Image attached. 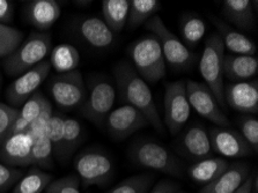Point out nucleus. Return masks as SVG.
Here are the masks:
<instances>
[{
	"instance_id": "obj_1",
	"label": "nucleus",
	"mask_w": 258,
	"mask_h": 193,
	"mask_svg": "<svg viewBox=\"0 0 258 193\" xmlns=\"http://www.w3.org/2000/svg\"><path fill=\"white\" fill-rule=\"evenodd\" d=\"M115 79L120 100L143 113L148 124L163 135L166 127L156 109L151 89L147 82H145L136 72L134 66L126 61L117 64L115 68Z\"/></svg>"
},
{
	"instance_id": "obj_2",
	"label": "nucleus",
	"mask_w": 258,
	"mask_h": 193,
	"mask_svg": "<svg viewBox=\"0 0 258 193\" xmlns=\"http://www.w3.org/2000/svg\"><path fill=\"white\" fill-rule=\"evenodd\" d=\"M132 162L139 167L162 174L181 177L183 167L173 152L158 141L138 139L128 149Z\"/></svg>"
},
{
	"instance_id": "obj_3",
	"label": "nucleus",
	"mask_w": 258,
	"mask_h": 193,
	"mask_svg": "<svg viewBox=\"0 0 258 193\" xmlns=\"http://www.w3.org/2000/svg\"><path fill=\"white\" fill-rule=\"evenodd\" d=\"M128 54L134 69L145 82L155 84L167 72V64L163 58L158 39L153 35L138 38L128 46Z\"/></svg>"
},
{
	"instance_id": "obj_4",
	"label": "nucleus",
	"mask_w": 258,
	"mask_h": 193,
	"mask_svg": "<svg viewBox=\"0 0 258 193\" xmlns=\"http://www.w3.org/2000/svg\"><path fill=\"white\" fill-rule=\"evenodd\" d=\"M52 38L48 33H33L4 60V69L11 77H19L45 60L51 52Z\"/></svg>"
},
{
	"instance_id": "obj_5",
	"label": "nucleus",
	"mask_w": 258,
	"mask_h": 193,
	"mask_svg": "<svg viewBox=\"0 0 258 193\" xmlns=\"http://www.w3.org/2000/svg\"><path fill=\"white\" fill-rule=\"evenodd\" d=\"M224 59L225 46L218 34H212L206 39L201 60L199 72L204 84L213 93L220 106L226 104L224 88Z\"/></svg>"
},
{
	"instance_id": "obj_6",
	"label": "nucleus",
	"mask_w": 258,
	"mask_h": 193,
	"mask_svg": "<svg viewBox=\"0 0 258 193\" xmlns=\"http://www.w3.org/2000/svg\"><path fill=\"white\" fill-rule=\"evenodd\" d=\"M80 184L84 187L105 186L114 176V162L107 153L88 148L79 153L73 162Z\"/></svg>"
},
{
	"instance_id": "obj_7",
	"label": "nucleus",
	"mask_w": 258,
	"mask_h": 193,
	"mask_svg": "<svg viewBox=\"0 0 258 193\" xmlns=\"http://www.w3.org/2000/svg\"><path fill=\"white\" fill-rule=\"evenodd\" d=\"M145 27L158 39L166 64L177 71L187 70L194 65L195 53L167 28L159 15H154L148 20L145 23Z\"/></svg>"
},
{
	"instance_id": "obj_8",
	"label": "nucleus",
	"mask_w": 258,
	"mask_h": 193,
	"mask_svg": "<svg viewBox=\"0 0 258 193\" xmlns=\"http://www.w3.org/2000/svg\"><path fill=\"white\" fill-rule=\"evenodd\" d=\"M115 100L116 89L111 82L104 78L96 79L89 86V93L81 105V113L94 125H103L112 111Z\"/></svg>"
},
{
	"instance_id": "obj_9",
	"label": "nucleus",
	"mask_w": 258,
	"mask_h": 193,
	"mask_svg": "<svg viewBox=\"0 0 258 193\" xmlns=\"http://www.w3.org/2000/svg\"><path fill=\"white\" fill-rule=\"evenodd\" d=\"M165 127L170 135L176 136L186 125L191 115V106L186 95L184 81H174L166 86L165 98Z\"/></svg>"
},
{
	"instance_id": "obj_10",
	"label": "nucleus",
	"mask_w": 258,
	"mask_h": 193,
	"mask_svg": "<svg viewBox=\"0 0 258 193\" xmlns=\"http://www.w3.org/2000/svg\"><path fill=\"white\" fill-rule=\"evenodd\" d=\"M49 88L56 104L65 110L79 108L87 97V88L78 70L54 76L50 81Z\"/></svg>"
},
{
	"instance_id": "obj_11",
	"label": "nucleus",
	"mask_w": 258,
	"mask_h": 193,
	"mask_svg": "<svg viewBox=\"0 0 258 193\" xmlns=\"http://www.w3.org/2000/svg\"><path fill=\"white\" fill-rule=\"evenodd\" d=\"M51 70L49 60L42 61L27 72L19 76L6 89V100L9 105L19 108L37 92L40 86L48 79Z\"/></svg>"
},
{
	"instance_id": "obj_12",
	"label": "nucleus",
	"mask_w": 258,
	"mask_h": 193,
	"mask_svg": "<svg viewBox=\"0 0 258 193\" xmlns=\"http://www.w3.org/2000/svg\"><path fill=\"white\" fill-rule=\"evenodd\" d=\"M186 84V95L190 106L199 116L212 121L218 127L228 126L229 120L222 112L220 105L214 97L213 93L204 82L189 80Z\"/></svg>"
},
{
	"instance_id": "obj_13",
	"label": "nucleus",
	"mask_w": 258,
	"mask_h": 193,
	"mask_svg": "<svg viewBox=\"0 0 258 193\" xmlns=\"http://www.w3.org/2000/svg\"><path fill=\"white\" fill-rule=\"evenodd\" d=\"M107 132L115 140H124L139 130L147 127L148 121L134 106L124 104L112 110L104 121Z\"/></svg>"
},
{
	"instance_id": "obj_14",
	"label": "nucleus",
	"mask_w": 258,
	"mask_h": 193,
	"mask_svg": "<svg viewBox=\"0 0 258 193\" xmlns=\"http://www.w3.org/2000/svg\"><path fill=\"white\" fill-rule=\"evenodd\" d=\"M213 152L225 157L236 159L252 154L251 148L241 133L226 127H212L209 132Z\"/></svg>"
},
{
	"instance_id": "obj_15",
	"label": "nucleus",
	"mask_w": 258,
	"mask_h": 193,
	"mask_svg": "<svg viewBox=\"0 0 258 193\" xmlns=\"http://www.w3.org/2000/svg\"><path fill=\"white\" fill-rule=\"evenodd\" d=\"M33 143L27 132L13 133L0 146V162L12 168L29 167Z\"/></svg>"
},
{
	"instance_id": "obj_16",
	"label": "nucleus",
	"mask_w": 258,
	"mask_h": 193,
	"mask_svg": "<svg viewBox=\"0 0 258 193\" xmlns=\"http://www.w3.org/2000/svg\"><path fill=\"white\" fill-rule=\"evenodd\" d=\"M225 102L233 109L248 115L258 112V81L257 79L236 82L225 89Z\"/></svg>"
},
{
	"instance_id": "obj_17",
	"label": "nucleus",
	"mask_w": 258,
	"mask_h": 193,
	"mask_svg": "<svg viewBox=\"0 0 258 193\" xmlns=\"http://www.w3.org/2000/svg\"><path fill=\"white\" fill-rule=\"evenodd\" d=\"M176 143L179 152L196 161L211 157L213 153L209 132L202 125L194 124L186 127Z\"/></svg>"
},
{
	"instance_id": "obj_18",
	"label": "nucleus",
	"mask_w": 258,
	"mask_h": 193,
	"mask_svg": "<svg viewBox=\"0 0 258 193\" xmlns=\"http://www.w3.org/2000/svg\"><path fill=\"white\" fill-rule=\"evenodd\" d=\"M77 33L94 49H108L115 41L114 33L99 18L88 17L78 20Z\"/></svg>"
},
{
	"instance_id": "obj_19",
	"label": "nucleus",
	"mask_w": 258,
	"mask_h": 193,
	"mask_svg": "<svg viewBox=\"0 0 258 193\" xmlns=\"http://www.w3.org/2000/svg\"><path fill=\"white\" fill-rule=\"evenodd\" d=\"M250 168L248 164L235 162L229 163L228 168L222 174L205 185L199 193H234L248 179Z\"/></svg>"
},
{
	"instance_id": "obj_20",
	"label": "nucleus",
	"mask_w": 258,
	"mask_h": 193,
	"mask_svg": "<svg viewBox=\"0 0 258 193\" xmlns=\"http://www.w3.org/2000/svg\"><path fill=\"white\" fill-rule=\"evenodd\" d=\"M60 4L56 0H33L27 4V20L38 30L51 28L60 18Z\"/></svg>"
},
{
	"instance_id": "obj_21",
	"label": "nucleus",
	"mask_w": 258,
	"mask_h": 193,
	"mask_svg": "<svg viewBox=\"0 0 258 193\" xmlns=\"http://www.w3.org/2000/svg\"><path fill=\"white\" fill-rule=\"evenodd\" d=\"M213 25L218 30L219 37L221 38L225 49L229 50L234 54H243V56H255L257 46L251 38L245 36L243 33L232 28L227 23L218 18H212Z\"/></svg>"
},
{
	"instance_id": "obj_22",
	"label": "nucleus",
	"mask_w": 258,
	"mask_h": 193,
	"mask_svg": "<svg viewBox=\"0 0 258 193\" xmlns=\"http://www.w3.org/2000/svg\"><path fill=\"white\" fill-rule=\"evenodd\" d=\"M256 2L251 0H225L222 14L230 23L242 30H251L255 27Z\"/></svg>"
},
{
	"instance_id": "obj_23",
	"label": "nucleus",
	"mask_w": 258,
	"mask_h": 193,
	"mask_svg": "<svg viewBox=\"0 0 258 193\" xmlns=\"http://www.w3.org/2000/svg\"><path fill=\"white\" fill-rule=\"evenodd\" d=\"M258 59L255 56L229 54L224 59V77L229 80L242 82L248 81L256 76Z\"/></svg>"
},
{
	"instance_id": "obj_24",
	"label": "nucleus",
	"mask_w": 258,
	"mask_h": 193,
	"mask_svg": "<svg viewBox=\"0 0 258 193\" xmlns=\"http://www.w3.org/2000/svg\"><path fill=\"white\" fill-rule=\"evenodd\" d=\"M229 162L224 157H207L194 163L189 169V175L194 182L204 184V186L218 178L226 169Z\"/></svg>"
},
{
	"instance_id": "obj_25",
	"label": "nucleus",
	"mask_w": 258,
	"mask_h": 193,
	"mask_svg": "<svg viewBox=\"0 0 258 193\" xmlns=\"http://www.w3.org/2000/svg\"><path fill=\"white\" fill-rule=\"evenodd\" d=\"M49 100L42 93L36 92L29 100L25 102V104L19 110V115L15 119L11 135L13 133L26 132L29 124L42 112L43 108L48 103Z\"/></svg>"
},
{
	"instance_id": "obj_26",
	"label": "nucleus",
	"mask_w": 258,
	"mask_h": 193,
	"mask_svg": "<svg viewBox=\"0 0 258 193\" xmlns=\"http://www.w3.org/2000/svg\"><path fill=\"white\" fill-rule=\"evenodd\" d=\"M128 0H104L102 2V15L105 22L112 33H120L127 23Z\"/></svg>"
},
{
	"instance_id": "obj_27",
	"label": "nucleus",
	"mask_w": 258,
	"mask_h": 193,
	"mask_svg": "<svg viewBox=\"0 0 258 193\" xmlns=\"http://www.w3.org/2000/svg\"><path fill=\"white\" fill-rule=\"evenodd\" d=\"M49 62L51 68L59 74L71 72L77 70L80 62L79 51L71 44L62 43L51 50Z\"/></svg>"
},
{
	"instance_id": "obj_28",
	"label": "nucleus",
	"mask_w": 258,
	"mask_h": 193,
	"mask_svg": "<svg viewBox=\"0 0 258 193\" xmlns=\"http://www.w3.org/2000/svg\"><path fill=\"white\" fill-rule=\"evenodd\" d=\"M53 180L52 175L37 167H33L14 185L11 193H42Z\"/></svg>"
},
{
	"instance_id": "obj_29",
	"label": "nucleus",
	"mask_w": 258,
	"mask_h": 193,
	"mask_svg": "<svg viewBox=\"0 0 258 193\" xmlns=\"http://www.w3.org/2000/svg\"><path fill=\"white\" fill-rule=\"evenodd\" d=\"M160 9L161 3L158 0H131L126 23L128 29H137L143 23H146L156 15L155 13Z\"/></svg>"
},
{
	"instance_id": "obj_30",
	"label": "nucleus",
	"mask_w": 258,
	"mask_h": 193,
	"mask_svg": "<svg viewBox=\"0 0 258 193\" xmlns=\"http://www.w3.org/2000/svg\"><path fill=\"white\" fill-rule=\"evenodd\" d=\"M181 33L183 39H184L187 45H197L206 33V25L204 20L194 13L184 14L181 20Z\"/></svg>"
},
{
	"instance_id": "obj_31",
	"label": "nucleus",
	"mask_w": 258,
	"mask_h": 193,
	"mask_svg": "<svg viewBox=\"0 0 258 193\" xmlns=\"http://www.w3.org/2000/svg\"><path fill=\"white\" fill-rule=\"evenodd\" d=\"M31 165L40 169L50 170L53 168V149L46 135L38 138L33 143L31 149Z\"/></svg>"
},
{
	"instance_id": "obj_32",
	"label": "nucleus",
	"mask_w": 258,
	"mask_h": 193,
	"mask_svg": "<svg viewBox=\"0 0 258 193\" xmlns=\"http://www.w3.org/2000/svg\"><path fill=\"white\" fill-rule=\"evenodd\" d=\"M64 120L65 117L53 112L45 135L52 145L53 155L59 160H65L64 153Z\"/></svg>"
},
{
	"instance_id": "obj_33",
	"label": "nucleus",
	"mask_w": 258,
	"mask_h": 193,
	"mask_svg": "<svg viewBox=\"0 0 258 193\" xmlns=\"http://www.w3.org/2000/svg\"><path fill=\"white\" fill-rule=\"evenodd\" d=\"M154 180V175L140 174L124 179L107 193H147Z\"/></svg>"
},
{
	"instance_id": "obj_34",
	"label": "nucleus",
	"mask_w": 258,
	"mask_h": 193,
	"mask_svg": "<svg viewBox=\"0 0 258 193\" xmlns=\"http://www.w3.org/2000/svg\"><path fill=\"white\" fill-rule=\"evenodd\" d=\"M83 126L74 118H66L64 120V153L65 159L73 154L83 141Z\"/></svg>"
},
{
	"instance_id": "obj_35",
	"label": "nucleus",
	"mask_w": 258,
	"mask_h": 193,
	"mask_svg": "<svg viewBox=\"0 0 258 193\" xmlns=\"http://www.w3.org/2000/svg\"><path fill=\"white\" fill-rule=\"evenodd\" d=\"M23 34L17 28L0 23V58H7L22 43Z\"/></svg>"
},
{
	"instance_id": "obj_36",
	"label": "nucleus",
	"mask_w": 258,
	"mask_h": 193,
	"mask_svg": "<svg viewBox=\"0 0 258 193\" xmlns=\"http://www.w3.org/2000/svg\"><path fill=\"white\" fill-rule=\"evenodd\" d=\"M52 115H53V108H52V104L50 103V101H49L48 103L45 104L44 108H43L40 115H38L29 124L28 128H27V131H26L34 141L45 135L46 128H48V125L50 123V119H51Z\"/></svg>"
},
{
	"instance_id": "obj_37",
	"label": "nucleus",
	"mask_w": 258,
	"mask_h": 193,
	"mask_svg": "<svg viewBox=\"0 0 258 193\" xmlns=\"http://www.w3.org/2000/svg\"><path fill=\"white\" fill-rule=\"evenodd\" d=\"M19 115V109L0 102V146L11 136L12 127Z\"/></svg>"
},
{
	"instance_id": "obj_38",
	"label": "nucleus",
	"mask_w": 258,
	"mask_h": 193,
	"mask_svg": "<svg viewBox=\"0 0 258 193\" xmlns=\"http://www.w3.org/2000/svg\"><path fill=\"white\" fill-rule=\"evenodd\" d=\"M241 136L247 141L253 153L258 151V120L256 117L247 116L240 120Z\"/></svg>"
},
{
	"instance_id": "obj_39",
	"label": "nucleus",
	"mask_w": 258,
	"mask_h": 193,
	"mask_svg": "<svg viewBox=\"0 0 258 193\" xmlns=\"http://www.w3.org/2000/svg\"><path fill=\"white\" fill-rule=\"evenodd\" d=\"M45 193H81L80 180L77 176H66L52 180L46 187Z\"/></svg>"
},
{
	"instance_id": "obj_40",
	"label": "nucleus",
	"mask_w": 258,
	"mask_h": 193,
	"mask_svg": "<svg viewBox=\"0 0 258 193\" xmlns=\"http://www.w3.org/2000/svg\"><path fill=\"white\" fill-rule=\"evenodd\" d=\"M23 176L19 168H12L0 162V193H5L13 187Z\"/></svg>"
},
{
	"instance_id": "obj_41",
	"label": "nucleus",
	"mask_w": 258,
	"mask_h": 193,
	"mask_svg": "<svg viewBox=\"0 0 258 193\" xmlns=\"http://www.w3.org/2000/svg\"><path fill=\"white\" fill-rule=\"evenodd\" d=\"M13 20V3L0 0V23L9 25Z\"/></svg>"
},
{
	"instance_id": "obj_42",
	"label": "nucleus",
	"mask_w": 258,
	"mask_h": 193,
	"mask_svg": "<svg viewBox=\"0 0 258 193\" xmlns=\"http://www.w3.org/2000/svg\"><path fill=\"white\" fill-rule=\"evenodd\" d=\"M178 192V186L170 180H161L148 193H176Z\"/></svg>"
},
{
	"instance_id": "obj_43",
	"label": "nucleus",
	"mask_w": 258,
	"mask_h": 193,
	"mask_svg": "<svg viewBox=\"0 0 258 193\" xmlns=\"http://www.w3.org/2000/svg\"><path fill=\"white\" fill-rule=\"evenodd\" d=\"M253 190V178L251 176L248 177V179L238 187V190L234 193H252Z\"/></svg>"
},
{
	"instance_id": "obj_44",
	"label": "nucleus",
	"mask_w": 258,
	"mask_h": 193,
	"mask_svg": "<svg viewBox=\"0 0 258 193\" xmlns=\"http://www.w3.org/2000/svg\"><path fill=\"white\" fill-rule=\"evenodd\" d=\"M3 85V77H2V72H0V87H2Z\"/></svg>"
},
{
	"instance_id": "obj_45",
	"label": "nucleus",
	"mask_w": 258,
	"mask_h": 193,
	"mask_svg": "<svg viewBox=\"0 0 258 193\" xmlns=\"http://www.w3.org/2000/svg\"><path fill=\"white\" fill-rule=\"evenodd\" d=\"M176 193H184V192H176Z\"/></svg>"
}]
</instances>
